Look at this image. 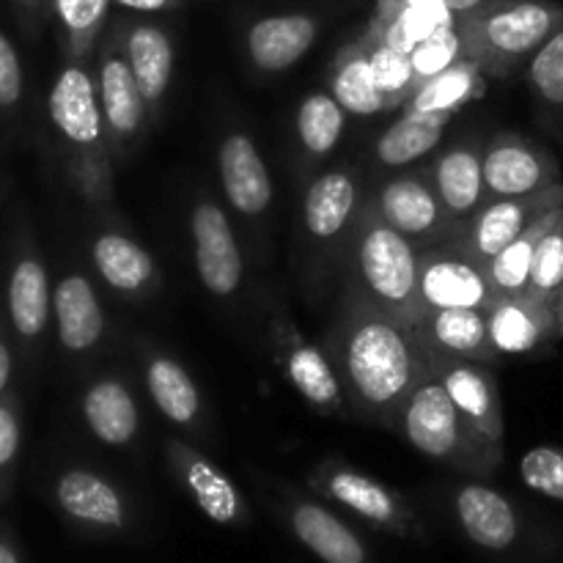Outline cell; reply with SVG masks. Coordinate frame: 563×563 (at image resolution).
I'll return each instance as SVG.
<instances>
[{
    "instance_id": "obj_7",
    "label": "cell",
    "mask_w": 563,
    "mask_h": 563,
    "mask_svg": "<svg viewBox=\"0 0 563 563\" xmlns=\"http://www.w3.org/2000/svg\"><path fill=\"white\" fill-rule=\"evenodd\" d=\"M93 77H97L99 104H102L104 124H108L113 157L121 163L141 141L148 113V104L143 99L141 88H137L130 58L124 53L121 25L113 33H108V36H102Z\"/></svg>"
},
{
    "instance_id": "obj_35",
    "label": "cell",
    "mask_w": 563,
    "mask_h": 563,
    "mask_svg": "<svg viewBox=\"0 0 563 563\" xmlns=\"http://www.w3.org/2000/svg\"><path fill=\"white\" fill-rule=\"evenodd\" d=\"M563 207L550 209L548 214L537 220L533 225H528L520 236H517L511 245H506L504 251L495 258L487 262L489 280H493V289L498 297H511V295H526L528 280H531V264L537 256L539 240L550 231V225L559 220Z\"/></svg>"
},
{
    "instance_id": "obj_24",
    "label": "cell",
    "mask_w": 563,
    "mask_h": 563,
    "mask_svg": "<svg viewBox=\"0 0 563 563\" xmlns=\"http://www.w3.org/2000/svg\"><path fill=\"white\" fill-rule=\"evenodd\" d=\"M58 341L69 355H88L104 335V311L91 280L82 273L60 275L53 289Z\"/></svg>"
},
{
    "instance_id": "obj_33",
    "label": "cell",
    "mask_w": 563,
    "mask_h": 563,
    "mask_svg": "<svg viewBox=\"0 0 563 563\" xmlns=\"http://www.w3.org/2000/svg\"><path fill=\"white\" fill-rule=\"evenodd\" d=\"M487 71L471 58L456 60L451 69L416 86L401 110H427V113H456L467 102L487 91Z\"/></svg>"
},
{
    "instance_id": "obj_42",
    "label": "cell",
    "mask_w": 563,
    "mask_h": 563,
    "mask_svg": "<svg viewBox=\"0 0 563 563\" xmlns=\"http://www.w3.org/2000/svg\"><path fill=\"white\" fill-rule=\"evenodd\" d=\"M22 421L14 399H0V498L9 493V476L20 456Z\"/></svg>"
},
{
    "instance_id": "obj_4",
    "label": "cell",
    "mask_w": 563,
    "mask_h": 563,
    "mask_svg": "<svg viewBox=\"0 0 563 563\" xmlns=\"http://www.w3.org/2000/svg\"><path fill=\"white\" fill-rule=\"evenodd\" d=\"M563 25V5L553 0H487L460 16L467 58L489 77L511 75L528 64Z\"/></svg>"
},
{
    "instance_id": "obj_16",
    "label": "cell",
    "mask_w": 563,
    "mask_h": 563,
    "mask_svg": "<svg viewBox=\"0 0 563 563\" xmlns=\"http://www.w3.org/2000/svg\"><path fill=\"white\" fill-rule=\"evenodd\" d=\"M434 377L443 383L445 394L456 405V410L493 443L504 445L506 418L504 401H500L498 383L487 363L465 361V357L432 355Z\"/></svg>"
},
{
    "instance_id": "obj_31",
    "label": "cell",
    "mask_w": 563,
    "mask_h": 563,
    "mask_svg": "<svg viewBox=\"0 0 563 563\" xmlns=\"http://www.w3.org/2000/svg\"><path fill=\"white\" fill-rule=\"evenodd\" d=\"M454 113H427V110H401L399 119L379 135L377 159L385 168H407L423 154L440 146Z\"/></svg>"
},
{
    "instance_id": "obj_27",
    "label": "cell",
    "mask_w": 563,
    "mask_h": 563,
    "mask_svg": "<svg viewBox=\"0 0 563 563\" xmlns=\"http://www.w3.org/2000/svg\"><path fill=\"white\" fill-rule=\"evenodd\" d=\"M141 361L146 390L154 405H157V410L174 427L196 429L203 418V399L190 372L176 357L165 355V352L154 350L148 344L143 346Z\"/></svg>"
},
{
    "instance_id": "obj_21",
    "label": "cell",
    "mask_w": 563,
    "mask_h": 563,
    "mask_svg": "<svg viewBox=\"0 0 563 563\" xmlns=\"http://www.w3.org/2000/svg\"><path fill=\"white\" fill-rule=\"evenodd\" d=\"M319 36V20L306 11L269 14L247 27V58L264 75H280L291 69Z\"/></svg>"
},
{
    "instance_id": "obj_23",
    "label": "cell",
    "mask_w": 563,
    "mask_h": 563,
    "mask_svg": "<svg viewBox=\"0 0 563 563\" xmlns=\"http://www.w3.org/2000/svg\"><path fill=\"white\" fill-rule=\"evenodd\" d=\"M432 185L445 212L460 223H471L487 196L484 181V152L473 141H456L432 165Z\"/></svg>"
},
{
    "instance_id": "obj_28",
    "label": "cell",
    "mask_w": 563,
    "mask_h": 563,
    "mask_svg": "<svg viewBox=\"0 0 563 563\" xmlns=\"http://www.w3.org/2000/svg\"><path fill=\"white\" fill-rule=\"evenodd\" d=\"M5 308H9L11 328L25 344L42 339L53 317V289H49L47 267L36 253H22L11 264Z\"/></svg>"
},
{
    "instance_id": "obj_13",
    "label": "cell",
    "mask_w": 563,
    "mask_h": 563,
    "mask_svg": "<svg viewBox=\"0 0 563 563\" xmlns=\"http://www.w3.org/2000/svg\"><path fill=\"white\" fill-rule=\"evenodd\" d=\"M484 181L489 198H522L559 185L561 165L553 152L515 132H498L484 148Z\"/></svg>"
},
{
    "instance_id": "obj_25",
    "label": "cell",
    "mask_w": 563,
    "mask_h": 563,
    "mask_svg": "<svg viewBox=\"0 0 563 563\" xmlns=\"http://www.w3.org/2000/svg\"><path fill=\"white\" fill-rule=\"evenodd\" d=\"M423 344L432 355L465 357V361L489 363L495 352L489 339L487 311L478 308H440V311H423L416 322Z\"/></svg>"
},
{
    "instance_id": "obj_14",
    "label": "cell",
    "mask_w": 563,
    "mask_h": 563,
    "mask_svg": "<svg viewBox=\"0 0 563 563\" xmlns=\"http://www.w3.org/2000/svg\"><path fill=\"white\" fill-rule=\"evenodd\" d=\"M563 207V185L548 187V190H539L533 196L522 198H493L487 207L478 209L473 214V220L467 223L465 234V247L478 258V262L487 264L489 258L498 256L506 245L517 240L528 225L537 223L542 214H548L550 209Z\"/></svg>"
},
{
    "instance_id": "obj_2",
    "label": "cell",
    "mask_w": 563,
    "mask_h": 563,
    "mask_svg": "<svg viewBox=\"0 0 563 563\" xmlns=\"http://www.w3.org/2000/svg\"><path fill=\"white\" fill-rule=\"evenodd\" d=\"M47 115L66 152L69 176L88 203L113 201V146L99 104L97 77L82 60H69L55 75Z\"/></svg>"
},
{
    "instance_id": "obj_18",
    "label": "cell",
    "mask_w": 563,
    "mask_h": 563,
    "mask_svg": "<svg viewBox=\"0 0 563 563\" xmlns=\"http://www.w3.org/2000/svg\"><path fill=\"white\" fill-rule=\"evenodd\" d=\"M284 520L291 537L322 563H372L363 539L319 500L286 495Z\"/></svg>"
},
{
    "instance_id": "obj_10",
    "label": "cell",
    "mask_w": 563,
    "mask_h": 563,
    "mask_svg": "<svg viewBox=\"0 0 563 563\" xmlns=\"http://www.w3.org/2000/svg\"><path fill=\"white\" fill-rule=\"evenodd\" d=\"M498 300L489 280L487 264L478 262L467 247H434L421 253L418 302L423 311L440 308H478L489 311Z\"/></svg>"
},
{
    "instance_id": "obj_38",
    "label": "cell",
    "mask_w": 563,
    "mask_h": 563,
    "mask_svg": "<svg viewBox=\"0 0 563 563\" xmlns=\"http://www.w3.org/2000/svg\"><path fill=\"white\" fill-rule=\"evenodd\" d=\"M361 42L366 44L368 55H372L374 75H377V86L383 91L385 104H388V110H401L407 99H410V93L416 91V75H412L410 55L366 36H361Z\"/></svg>"
},
{
    "instance_id": "obj_29",
    "label": "cell",
    "mask_w": 563,
    "mask_h": 563,
    "mask_svg": "<svg viewBox=\"0 0 563 563\" xmlns=\"http://www.w3.org/2000/svg\"><path fill=\"white\" fill-rule=\"evenodd\" d=\"M82 421L88 432L110 449L135 443L141 432V412L135 396L119 377H99L86 388L80 401Z\"/></svg>"
},
{
    "instance_id": "obj_41",
    "label": "cell",
    "mask_w": 563,
    "mask_h": 563,
    "mask_svg": "<svg viewBox=\"0 0 563 563\" xmlns=\"http://www.w3.org/2000/svg\"><path fill=\"white\" fill-rule=\"evenodd\" d=\"M520 478L528 489L542 498L563 504V449L561 445H539L522 454Z\"/></svg>"
},
{
    "instance_id": "obj_40",
    "label": "cell",
    "mask_w": 563,
    "mask_h": 563,
    "mask_svg": "<svg viewBox=\"0 0 563 563\" xmlns=\"http://www.w3.org/2000/svg\"><path fill=\"white\" fill-rule=\"evenodd\" d=\"M467 58L465 53V36L460 31V20L449 22V25L438 27L427 42H421L416 47V53L410 55L412 60V75H416V86L432 80L440 71L451 69L456 60Z\"/></svg>"
},
{
    "instance_id": "obj_45",
    "label": "cell",
    "mask_w": 563,
    "mask_h": 563,
    "mask_svg": "<svg viewBox=\"0 0 563 563\" xmlns=\"http://www.w3.org/2000/svg\"><path fill=\"white\" fill-rule=\"evenodd\" d=\"M11 372H14V361H11V350L5 344V339L0 335V399H3L5 388L11 383Z\"/></svg>"
},
{
    "instance_id": "obj_1",
    "label": "cell",
    "mask_w": 563,
    "mask_h": 563,
    "mask_svg": "<svg viewBox=\"0 0 563 563\" xmlns=\"http://www.w3.org/2000/svg\"><path fill=\"white\" fill-rule=\"evenodd\" d=\"M328 355L352 407L390 429L407 396L432 374V352L416 324L374 306L363 295L341 308Z\"/></svg>"
},
{
    "instance_id": "obj_43",
    "label": "cell",
    "mask_w": 563,
    "mask_h": 563,
    "mask_svg": "<svg viewBox=\"0 0 563 563\" xmlns=\"http://www.w3.org/2000/svg\"><path fill=\"white\" fill-rule=\"evenodd\" d=\"M25 91V75H22V60L11 38L0 31V110H11L20 104Z\"/></svg>"
},
{
    "instance_id": "obj_15",
    "label": "cell",
    "mask_w": 563,
    "mask_h": 563,
    "mask_svg": "<svg viewBox=\"0 0 563 563\" xmlns=\"http://www.w3.org/2000/svg\"><path fill=\"white\" fill-rule=\"evenodd\" d=\"M372 209L407 240H440V234L456 229L432 181L418 174H401L385 181Z\"/></svg>"
},
{
    "instance_id": "obj_19",
    "label": "cell",
    "mask_w": 563,
    "mask_h": 563,
    "mask_svg": "<svg viewBox=\"0 0 563 563\" xmlns=\"http://www.w3.org/2000/svg\"><path fill=\"white\" fill-rule=\"evenodd\" d=\"M489 339L498 355H528L559 339L555 302L531 295L498 297L487 311Z\"/></svg>"
},
{
    "instance_id": "obj_34",
    "label": "cell",
    "mask_w": 563,
    "mask_h": 563,
    "mask_svg": "<svg viewBox=\"0 0 563 563\" xmlns=\"http://www.w3.org/2000/svg\"><path fill=\"white\" fill-rule=\"evenodd\" d=\"M528 91L542 124L563 143V25L528 60Z\"/></svg>"
},
{
    "instance_id": "obj_5",
    "label": "cell",
    "mask_w": 563,
    "mask_h": 563,
    "mask_svg": "<svg viewBox=\"0 0 563 563\" xmlns=\"http://www.w3.org/2000/svg\"><path fill=\"white\" fill-rule=\"evenodd\" d=\"M355 273L361 291L374 306L416 324L421 317L418 280L421 251L390 229L374 209H366L355 231Z\"/></svg>"
},
{
    "instance_id": "obj_32",
    "label": "cell",
    "mask_w": 563,
    "mask_h": 563,
    "mask_svg": "<svg viewBox=\"0 0 563 563\" xmlns=\"http://www.w3.org/2000/svg\"><path fill=\"white\" fill-rule=\"evenodd\" d=\"M330 93L341 102V108L352 115H377L388 110L383 91L377 86L372 55L361 38L344 44L335 55L333 80H330Z\"/></svg>"
},
{
    "instance_id": "obj_48",
    "label": "cell",
    "mask_w": 563,
    "mask_h": 563,
    "mask_svg": "<svg viewBox=\"0 0 563 563\" xmlns=\"http://www.w3.org/2000/svg\"><path fill=\"white\" fill-rule=\"evenodd\" d=\"M555 311H559V339H563V291H561L559 302H555Z\"/></svg>"
},
{
    "instance_id": "obj_8",
    "label": "cell",
    "mask_w": 563,
    "mask_h": 563,
    "mask_svg": "<svg viewBox=\"0 0 563 563\" xmlns=\"http://www.w3.org/2000/svg\"><path fill=\"white\" fill-rule=\"evenodd\" d=\"M269 335H273L275 361L300 399L322 416H341L346 407V394L333 357L308 341L284 308L273 313Z\"/></svg>"
},
{
    "instance_id": "obj_20",
    "label": "cell",
    "mask_w": 563,
    "mask_h": 563,
    "mask_svg": "<svg viewBox=\"0 0 563 563\" xmlns=\"http://www.w3.org/2000/svg\"><path fill=\"white\" fill-rule=\"evenodd\" d=\"M220 185L231 209L245 218H262L273 203V179L256 143L245 132H229L218 148Z\"/></svg>"
},
{
    "instance_id": "obj_17",
    "label": "cell",
    "mask_w": 563,
    "mask_h": 563,
    "mask_svg": "<svg viewBox=\"0 0 563 563\" xmlns=\"http://www.w3.org/2000/svg\"><path fill=\"white\" fill-rule=\"evenodd\" d=\"M451 509L462 533L487 553H509L522 542V520L504 493L482 482H467L451 495Z\"/></svg>"
},
{
    "instance_id": "obj_44",
    "label": "cell",
    "mask_w": 563,
    "mask_h": 563,
    "mask_svg": "<svg viewBox=\"0 0 563 563\" xmlns=\"http://www.w3.org/2000/svg\"><path fill=\"white\" fill-rule=\"evenodd\" d=\"M113 3L126 11H137V14H159V11L179 9L181 0H113Z\"/></svg>"
},
{
    "instance_id": "obj_6",
    "label": "cell",
    "mask_w": 563,
    "mask_h": 563,
    "mask_svg": "<svg viewBox=\"0 0 563 563\" xmlns=\"http://www.w3.org/2000/svg\"><path fill=\"white\" fill-rule=\"evenodd\" d=\"M308 487L330 504L361 517L377 531L388 533V537L407 539V542L427 539L421 515L412 509V504L399 489L377 482L374 476L346 465V462L322 460L308 476Z\"/></svg>"
},
{
    "instance_id": "obj_3",
    "label": "cell",
    "mask_w": 563,
    "mask_h": 563,
    "mask_svg": "<svg viewBox=\"0 0 563 563\" xmlns=\"http://www.w3.org/2000/svg\"><path fill=\"white\" fill-rule=\"evenodd\" d=\"M394 429L432 462L460 471L465 476H489L504 460V445L484 438L451 401L443 383L434 377L418 383V388L401 405Z\"/></svg>"
},
{
    "instance_id": "obj_12",
    "label": "cell",
    "mask_w": 563,
    "mask_h": 563,
    "mask_svg": "<svg viewBox=\"0 0 563 563\" xmlns=\"http://www.w3.org/2000/svg\"><path fill=\"white\" fill-rule=\"evenodd\" d=\"M190 236L196 273L203 289L218 300H229L245 280V256L236 245L229 214L218 201L201 198L190 212Z\"/></svg>"
},
{
    "instance_id": "obj_46",
    "label": "cell",
    "mask_w": 563,
    "mask_h": 563,
    "mask_svg": "<svg viewBox=\"0 0 563 563\" xmlns=\"http://www.w3.org/2000/svg\"><path fill=\"white\" fill-rule=\"evenodd\" d=\"M0 563H22L20 548L5 528H0Z\"/></svg>"
},
{
    "instance_id": "obj_22",
    "label": "cell",
    "mask_w": 563,
    "mask_h": 563,
    "mask_svg": "<svg viewBox=\"0 0 563 563\" xmlns=\"http://www.w3.org/2000/svg\"><path fill=\"white\" fill-rule=\"evenodd\" d=\"M91 262L99 278L121 297L143 300L163 284L157 258L121 231H102L91 245Z\"/></svg>"
},
{
    "instance_id": "obj_47",
    "label": "cell",
    "mask_w": 563,
    "mask_h": 563,
    "mask_svg": "<svg viewBox=\"0 0 563 563\" xmlns=\"http://www.w3.org/2000/svg\"><path fill=\"white\" fill-rule=\"evenodd\" d=\"M443 3L449 5L456 16H465V14H471V11H476L478 5L487 3V0H443Z\"/></svg>"
},
{
    "instance_id": "obj_37",
    "label": "cell",
    "mask_w": 563,
    "mask_h": 563,
    "mask_svg": "<svg viewBox=\"0 0 563 563\" xmlns=\"http://www.w3.org/2000/svg\"><path fill=\"white\" fill-rule=\"evenodd\" d=\"M113 0H53L55 16L66 36V49L71 60H86L93 44L102 38L108 11Z\"/></svg>"
},
{
    "instance_id": "obj_26",
    "label": "cell",
    "mask_w": 563,
    "mask_h": 563,
    "mask_svg": "<svg viewBox=\"0 0 563 563\" xmlns=\"http://www.w3.org/2000/svg\"><path fill=\"white\" fill-rule=\"evenodd\" d=\"M361 209V179L352 168L324 170L302 198V223L311 240L333 242Z\"/></svg>"
},
{
    "instance_id": "obj_9",
    "label": "cell",
    "mask_w": 563,
    "mask_h": 563,
    "mask_svg": "<svg viewBox=\"0 0 563 563\" xmlns=\"http://www.w3.org/2000/svg\"><path fill=\"white\" fill-rule=\"evenodd\" d=\"M60 515L91 537H119L132 526V504L124 489L91 467H66L53 487Z\"/></svg>"
},
{
    "instance_id": "obj_11",
    "label": "cell",
    "mask_w": 563,
    "mask_h": 563,
    "mask_svg": "<svg viewBox=\"0 0 563 563\" xmlns=\"http://www.w3.org/2000/svg\"><path fill=\"white\" fill-rule=\"evenodd\" d=\"M165 460H168L176 482L185 487V493L190 495V500L203 511L207 520L225 528L251 526V506H247L245 495L231 482L229 473L214 465L196 445L179 438H168L165 440Z\"/></svg>"
},
{
    "instance_id": "obj_36",
    "label": "cell",
    "mask_w": 563,
    "mask_h": 563,
    "mask_svg": "<svg viewBox=\"0 0 563 563\" xmlns=\"http://www.w3.org/2000/svg\"><path fill=\"white\" fill-rule=\"evenodd\" d=\"M346 110L328 91H313L297 108V141L311 157H328L344 135Z\"/></svg>"
},
{
    "instance_id": "obj_30",
    "label": "cell",
    "mask_w": 563,
    "mask_h": 563,
    "mask_svg": "<svg viewBox=\"0 0 563 563\" xmlns=\"http://www.w3.org/2000/svg\"><path fill=\"white\" fill-rule=\"evenodd\" d=\"M121 36H124V53L130 58L137 88H141L148 110H157L168 93L170 77H174V42L154 22L121 25Z\"/></svg>"
},
{
    "instance_id": "obj_49",
    "label": "cell",
    "mask_w": 563,
    "mask_h": 563,
    "mask_svg": "<svg viewBox=\"0 0 563 563\" xmlns=\"http://www.w3.org/2000/svg\"><path fill=\"white\" fill-rule=\"evenodd\" d=\"M16 3H38V0H16Z\"/></svg>"
},
{
    "instance_id": "obj_39",
    "label": "cell",
    "mask_w": 563,
    "mask_h": 563,
    "mask_svg": "<svg viewBox=\"0 0 563 563\" xmlns=\"http://www.w3.org/2000/svg\"><path fill=\"white\" fill-rule=\"evenodd\" d=\"M561 291H563V212L559 214V220L550 225L548 234L539 240L526 295L539 297V300H548V302H559Z\"/></svg>"
}]
</instances>
